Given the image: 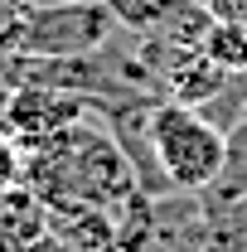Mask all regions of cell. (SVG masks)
Segmentation results:
<instances>
[{"label": "cell", "mask_w": 247, "mask_h": 252, "mask_svg": "<svg viewBox=\"0 0 247 252\" xmlns=\"http://www.w3.org/2000/svg\"><path fill=\"white\" fill-rule=\"evenodd\" d=\"M209 238H214V219L204 214L199 194L170 189L151 199V228L141 252H209Z\"/></svg>", "instance_id": "obj_5"}, {"label": "cell", "mask_w": 247, "mask_h": 252, "mask_svg": "<svg viewBox=\"0 0 247 252\" xmlns=\"http://www.w3.org/2000/svg\"><path fill=\"white\" fill-rule=\"evenodd\" d=\"M93 107L78 93H59V88H34V83H15L0 93V131L20 146L34 151L44 141H54L59 131H68L73 122H83Z\"/></svg>", "instance_id": "obj_4"}, {"label": "cell", "mask_w": 247, "mask_h": 252, "mask_svg": "<svg viewBox=\"0 0 247 252\" xmlns=\"http://www.w3.org/2000/svg\"><path fill=\"white\" fill-rule=\"evenodd\" d=\"M20 165H25V151L0 131V189H10V185H20Z\"/></svg>", "instance_id": "obj_11"}, {"label": "cell", "mask_w": 247, "mask_h": 252, "mask_svg": "<svg viewBox=\"0 0 247 252\" xmlns=\"http://www.w3.org/2000/svg\"><path fill=\"white\" fill-rule=\"evenodd\" d=\"M151 141L175 189H209L223 170V131L199 107L185 102H155L151 107Z\"/></svg>", "instance_id": "obj_2"}, {"label": "cell", "mask_w": 247, "mask_h": 252, "mask_svg": "<svg viewBox=\"0 0 247 252\" xmlns=\"http://www.w3.org/2000/svg\"><path fill=\"white\" fill-rule=\"evenodd\" d=\"M30 20H34L30 0H0V59H15V54L25 49Z\"/></svg>", "instance_id": "obj_10"}, {"label": "cell", "mask_w": 247, "mask_h": 252, "mask_svg": "<svg viewBox=\"0 0 247 252\" xmlns=\"http://www.w3.org/2000/svg\"><path fill=\"white\" fill-rule=\"evenodd\" d=\"M199 49H204V59H214L223 73H247V30H238V25L209 20Z\"/></svg>", "instance_id": "obj_8"}, {"label": "cell", "mask_w": 247, "mask_h": 252, "mask_svg": "<svg viewBox=\"0 0 247 252\" xmlns=\"http://www.w3.org/2000/svg\"><path fill=\"white\" fill-rule=\"evenodd\" d=\"M238 199H247V117L223 131V170H218V180L209 189H199V204H204L209 219L233 209Z\"/></svg>", "instance_id": "obj_7"}, {"label": "cell", "mask_w": 247, "mask_h": 252, "mask_svg": "<svg viewBox=\"0 0 247 252\" xmlns=\"http://www.w3.org/2000/svg\"><path fill=\"white\" fill-rule=\"evenodd\" d=\"M185 0H107V10L122 20L126 30H160Z\"/></svg>", "instance_id": "obj_9"}, {"label": "cell", "mask_w": 247, "mask_h": 252, "mask_svg": "<svg viewBox=\"0 0 247 252\" xmlns=\"http://www.w3.org/2000/svg\"><path fill=\"white\" fill-rule=\"evenodd\" d=\"M122 30V20L107 10V0H59V5H34L25 49L34 59H83L97 54L112 34Z\"/></svg>", "instance_id": "obj_3"}, {"label": "cell", "mask_w": 247, "mask_h": 252, "mask_svg": "<svg viewBox=\"0 0 247 252\" xmlns=\"http://www.w3.org/2000/svg\"><path fill=\"white\" fill-rule=\"evenodd\" d=\"M209 20H223V25H238L247 30V0H204Z\"/></svg>", "instance_id": "obj_12"}, {"label": "cell", "mask_w": 247, "mask_h": 252, "mask_svg": "<svg viewBox=\"0 0 247 252\" xmlns=\"http://www.w3.org/2000/svg\"><path fill=\"white\" fill-rule=\"evenodd\" d=\"M39 233H49V204L25 180L0 189V252H20Z\"/></svg>", "instance_id": "obj_6"}, {"label": "cell", "mask_w": 247, "mask_h": 252, "mask_svg": "<svg viewBox=\"0 0 247 252\" xmlns=\"http://www.w3.org/2000/svg\"><path fill=\"white\" fill-rule=\"evenodd\" d=\"M20 180L49 204V209H68V204H97V209H122L136 189L131 160L122 156L117 136L107 122L88 112L83 122L59 131L54 141L25 151Z\"/></svg>", "instance_id": "obj_1"}, {"label": "cell", "mask_w": 247, "mask_h": 252, "mask_svg": "<svg viewBox=\"0 0 247 252\" xmlns=\"http://www.w3.org/2000/svg\"><path fill=\"white\" fill-rule=\"evenodd\" d=\"M20 252H78V248H68V243H63L59 233L49 228V233H39L34 243H25V248H20Z\"/></svg>", "instance_id": "obj_13"}, {"label": "cell", "mask_w": 247, "mask_h": 252, "mask_svg": "<svg viewBox=\"0 0 247 252\" xmlns=\"http://www.w3.org/2000/svg\"><path fill=\"white\" fill-rule=\"evenodd\" d=\"M102 252H126V248H117V243H112V248H102Z\"/></svg>", "instance_id": "obj_14"}]
</instances>
